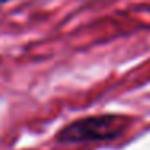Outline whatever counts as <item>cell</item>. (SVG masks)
Listing matches in <instances>:
<instances>
[{
    "instance_id": "6da1fadb",
    "label": "cell",
    "mask_w": 150,
    "mask_h": 150,
    "mask_svg": "<svg viewBox=\"0 0 150 150\" xmlns=\"http://www.w3.org/2000/svg\"><path fill=\"white\" fill-rule=\"evenodd\" d=\"M132 123V118L116 113H102L79 118L68 123L57 132L60 144H91L108 142L121 137Z\"/></svg>"
},
{
    "instance_id": "7a4b0ae2",
    "label": "cell",
    "mask_w": 150,
    "mask_h": 150,
    "mask_svg": "<svg viewBox=\"0 0 150 150\" xmlns=\"http://www.w3.org/2000/svg\"><path fill=\"white\" fill-rule=\"evenodd\" d=\"M8 2H13V0H0V5H2V4H8Z\"/></svg>"
}]
</instances>
